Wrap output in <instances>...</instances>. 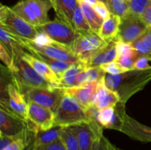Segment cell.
I'll return each instance as SVG.
<instances>
[{"mask_svg": "<svg viewBox=\"0 0 151 150\" xmlns=\"http://www.w3.org/2000/svg\"><path fill=\"white\" fill-rule=\"evenodd\" d=\"M141 18L143 21L146 24V25L148 27L151 28V1L147 8L146 9L145 12L141 16Z\"/></svg>", "mask_w": 151, "mask_h": 150, "instance_id": "obj_44", "label": "cell"}, {"mask_svg": "<svg viewBox=\"0 0 151 150\" xmlns=\"http://www.w3.org/2000/svg\"><path fill=\"white\" fill-rule=\"evenodd\" d=\"M29 129V121L16 115L10 108L0 104V134L18 135Z\"/></svg>", "mask_w": 151, "mask_h": 150, "instance_id": "obj_10", "label": "cell"}, {"mask_svg": "<svg viewBox=\"0 0 151 150\" xmlns=\"http://www.w3.org/2000/svg\"><path fill=\"white\" fill-rule=\"evenodd\" d=\"M36 28L40 32L47 34L55 43L73 51L75 42L79 35L70 24L56 18Z\"/></svg>", "mask_w": 151, "mask_h": 150, "instance_id": "obj_6", "label": "cell"}, {"mask_svg": "<svg viewBox=\"0 0 151 150\" xmlns=\"http://www.w3.org/2000/svg\"><path fill=\"white\" fill-rule=\"evenodd\" d=\"M68 127L76 136L81 150H91L94 133L90 123H82Z\"/></svg>", "mask_w": 151, "mask_h": 150, "instance_id": "obj_19", "label": "cell"}, {"mask_svg": "<svg viewBox=\"0 0 151 150\" xmlns=\"http://www.w3.org/2000/svg\"><path fill=\"white\" fill-rule=\"evenodd\" d=\"M131 44L134 47V49L139 53V56H150L151 57V49L141 38L136 40Z\"/></svg>", "mask_w": 151, "mask_h": 150, "instance_id": "obj_37", "label": "cell"}, {"mask_svg": "<svg viewBox=\"0 0 151 150\" xmlns=\"http://www.w3.org/2000/svg\"><path fill=\"white\" fill-rule=\"evenodd\" d=\"M93 8L94 9L96 12H97V14L103 19H106L107 18L109 17V16L111 15L110 11L109 10V7H107L106 4L103 1H98L94 6H92Z\"/></svg>", "mask_w": 151, "mask_h": 150, "instance_id": "obj_41", "label": "cell"}, {"mask_svg": "<svg viewBox=\"0 0 151 150\" xmlns=\"http://www.w3.org/2000/svg\"><path fill=\"white\" fill-rule=\"evenodd\" d=\"M125 115V104L119 101L114 107V114L109 129H116L120 132L123 126Z\"/></svg>", "mask_w": 151, "mask_h": 150, "instance_id": "obj_32", "label": "cell"}, {"mask_svg": "<svg viewBox=\"0 0 151 150\" xmlns=\"http://www.w3.org/2000/svg\"><path fill=\"white\" fill-rule=\"evenodd\" d=\"M35 134V133H31L27 136L19 138L1 150H25V149L29 144L32 137L34 136Z\"/></svg>", "mask_w": 151, "mask_h": 150, "instance_id": "obj_36", "label": "cell"}, {"mask_svg": "<svg viewBox=\"0 0 151 150\" xmlns=\"http://www.w3.org/2000/svg\"><path fill=\"white\" fill-rule=\"evenodd\" d=\"M7 95L8 102L7 107L22 119L28 121V104L20 90L13 82V78L7 84Z\"/></svg>", "mask_w": 151, "mask_h": 150, "instance_id": "obj_13", "label": "cell"}, {"mask_svg": "<svg viewBox=\"0 0 151 150\" xmlns=\"http://www.w3.org/2000/svg\"><path fill=\"white\" fill-rule=\"evenodd\" d=\"M0 27L15 36L31 41L38 34L35 26L19 17L11 7L2 4L0 6Z\"/></svg>", "mask_w": 151, "mask_h": 150, "instance_id": "obj_3", "label": "cell"}, {"mask_svg": "<svg viewBox=\"0 0 151 150\" xmlns=\"http://www.w3.org/2000/svg\"><path fill=\"white\" fill-rule=\"evenodd\" d=\"M32 42L38 46H47L55 43V41L47 34L38 31V34L36 35L35 39L32 40Z\"/></svg>", "mask_w": 151, "mask_h": 150, "instance_id": "obj_42", "label": "cell"}, {"mask_svg": "<svg viewBox=\"0 0 151 150\" xmlns=\"http://www.w3.org/2000/svg\"><path fill=\"white\" fill-rule=\"evenodd\" d=\"M116 58H122V57H129L133 55H139V53L134 49L131 44L122 42L116 41ZM140 57V56H139Z\"/></svg>", "mask_w": 151, "mask_h": 150, "instance_id": "obj_35", "label": "cell"}, {"mask_svg": "<svg viewBox=\"0 0 151 150\" xmlns=\"http://www.w3.org/2000/svg\"><path fill=\"white\" fill-rule=\"evenodd\" d=\"M78 2H83L91 6H94L99 0H78Z\"/></svg>", "mask_w": 151, "mask_h": 150, "instance_id": "obj_46", "label": "cell"}, {"mask_svg": "<svg viewBox=\"0 0 151 150\" xmlns=\"http://www.w3.org/2000/svg\"><path fill=\"white\" fill-rule=\"evenodd\" d=\"M85 69L86 68L81 60L73 63L67 70L62 74L58 82L55 84V88L64 89L75 86L77 76Z\"/></svg>", "mask_w": 151, "mask_h": 150, "instance_id": "obj_21", "label": "cell"}, {"mask_svg": "<svg viewBox=\"0 0 151 150\" xmlns=\"http://www.w3.org/2000/svg\"><path fill=\"white\" fill-rule=\"evenodd\" d=\"M127 1H129V0H127Z\"/></svg>", "mask_w": 151, "mask_h": 150, "instance_id": "obj_49", "label": "cell"}, {"mask_svg": "<svg viewBox=\"0 0 151 150\" xmlns=\"http://www.w3.org/2000/svg\"><path fill=\"white\" fill-rule=\"evenodd\" d=\"M21 57L24 60H25L28 64L30 65L39 74L44 76L50 82L54 84L55 88V84L57 83L59 79L55 73L50 69V66L47 63L35 57V56L32 55L30 53L25 52V51L22 53Z\"/></svg>", "mask_w": 151, "mask_h": 150, "instance_id": "obj_20", "label": "cell"}, {"mask_svg": "<svg viewBox=\"0 0 151 150\" xmlns=\"http://www.w3.org/2000/svg\"><path fill=\"white\" fill-rule=\"evenodd\" d=\"M26 1L35 13L40 25L44 24L50 21L48 13L50 9L52 8V4L50 0H26Z\"/></svg>", "mask_w": 151, "mask_h": 150, "instance_id": "obj_24", "label": "cell"}, {"mask_svg": "<svg viewBox=\"0 0 151 150\" xmlns=\"http://www.w3.org/2000/svg\"><path fill=\"white\" fill-rule=\"evenodd\" d=\"M89 122L85 107L74 97L64 92L60 105L55 113V126L68 127Z\"/></svg>", "mask_w": 151, "mask_h": 150, "instance_id": "obj_2", "label": "cell"}, {"mask_svg": "<svg viewBox=\"0 0 151 150\" xmlns=\"http://www.w3.org/2000/svg\"><path fill=\"white\" fill-rule=\"evenodd\" d=\"M94 130V138L91 150H119L112 143L110 142L103 132V127L97 121L89 122Z\"/></svg>", "mask_w": 151, "mask_h": 150, "instance_id": "obj_23", "label": "cell"}, {"mask_svg": "<svg viewBox=\"0 0 151 150\" xmlns=\"http://www.w3.org/2000/svg\"><path fill=\"white\" fill-rule=\"evenodd\" d=\"M106 74V72L100 68V66L86 68L77 76L75 86L89 83V82H98L102 77L105 76Z\"/></svg>", "mask_w": 151, "mask_h": 150, "instance_id": "obj_25", "label": "cell"}, {"mask_svg": "<svg viewBox=\"0 0 151 150\" xmlns=\"http://www.w3.org/2000/svg\"><path fill=\"white\" fill-rule=\"evenodd\" d=\"M0 59L3 62L5 67H7L11 71L14 68V60L10 52L1 44H0Z\"/></svg>", "mask_w": 151, "mask_h": 150, "instance_id": "obj_38", "label": "cell"}, {"mask_svg": "<svg viewBox=\"0 0 151 150\" xmlns=\"http://www.w3.org/2000/svg\"><path fill=\"white\" fill-rule=\"evenodd\" d=\"M30 54H32V55L35 56L37 58L40 59L41 60L44 61L45 63H47V64L50 66V69L55 73V74L57 75L58 79L60 78V76H61V74L65 71L67 70L73 63H69V62L66 61H62V60H56V59L51 58V57H49L42 54L35 52V51L30 52Z\"/></svg>", "mask_w": 151, "mask_h": 150, "instance_id": "obj_28", "label": "cell"}, {"mask_svg": "<svg viewBox=\"0 0 151 150\" xmlns=\"http://www.w3.org/2000/svg\"><path fill=\"white\" fill-rule=\"evenodd\" d=\"M141 38L151 49V28L150 27H148V29H147V30H146V32L143 34L142 36L141 37Z\"/></svg>", "mask_w": 151, "mask_h": 150, "instance_id": "obj_45", "label": "cell"}, {"mask_svg": "<svg viewBox=\"0 0 151 150\" xmlns=\"http://www.w3.org/2000/svg\"><path fill=\"white\" fill-rule=\"evenodd\" d=\"M97 82H89L83 85L64 88L63 91L75 99L83 107L87 108L90 105L93 96L96 92Z\"/></svg>", "mask_w": 151, "mask_h": 150, "instance_id": "obj_16", "label": "cell"}, {"mask_svg": "<svg viewBox=\"0 0 151 150\" xmlns=\"http://www.w3.org/2000/svg\"><path fill=\"white\" fill-rule=\"evenodd\" d=\"M60 137L66 150H81L76 136L69 127H60Z\"/></svg>", "mask_w": 151, "mask_h": 150, "instance_id": "obj_30", "label": "cell"}, {"mask_svg": "<svg viewBox=\"0 0 151 150\" xmlns=\"http://www.w3.org/2000/svg\"><path fill=\"white\" fill-rule=\"evenodd\" d=\"M14 13H16L19 17L23 19L30 24L33 25L35 27L40 25L38 19L35 16V13L27 4L26 0H21L16 3L14 6L11 7Z\"/></svg>", "mask_w": 151, "mask_h": 150, "instance_id": "obj_27", "label": "cell"}, {"mask_svg": "<svg viewBox=\"0 0 151 150\" xmlns=\"http://www.w3.org/2000/svg\"><path fill=\"white\" fill-rule=\"evenodd\" d=\"M148 29V26L142 21L141 17L128 13L121 18L119 30L116 41L131 44L142 36Z\"/></svg>", "mask_w": 151, "mask_h": 150, "instance_id": "obj_9", "label": "cell"}, {"mask_svg": "<svg viewBox=\"0 0 151 150\" xmlns=\"http://www.w3.org/2000/svg\"><path fill=\"white\" fill-rule=\"evenodd\" d=\"M14 37L18 44L24 49H26L27 51H29V53L35 51V52L42 54L51 58L62 60V61L69 62V63H76V62L80 61V59L73 52L72 50L55 42L50 45L38 46L34 44L31 40L24 39V38H19L15 35Z\"/></svg>", "mask_w": 151, "mask_h": 150, "instance_id": "obj_7", "label": "cell"}, {"mask_svg": "<svg viewBox=\"0 0 151 150\" xmlns=\"http://www.w3.org/2000/svg\"><path fill=\"white\" fill-rule=\"evenodd\" d=\"M29 129L34 133L47 131L55 126V113L50 109L33 102H28Z\"/></svg>", "mask_w": 151, "mask_h": 150, "instance_id": "obj_8", "label": "cell"}, {"mask_svg": "<svg viewBox=\"0 0 151 150\" xmlns=\"http://www.w3.org/2000/svg\"><path fill=\"white\" fill-rule=\"evenodd\" d=\"M150 62H151V57H150Z\"/></svg>", "mask_w": 151, "mask_h": 150, "instance_id": "obj_48", "label": "cell"}, {"mask_svg": "<svg viewBox=\"0 0 151 150\" xmlns=\"http://www.w3.org/2000/svg\"><path fill=\"white\" fill-rule=\"evenodd\" d=\"M60 127L55 126L47 131H41L34 135L25 150H42L60 138Z\"/></svg>", "mask_w": 151, "mask_h": 150, "instance_id": "obj_18", "label": "cell"}, {"mask_svg": "<svg viewBox=\"0 0 151 150\" xmlns=\"http://www.w3.org/2000/svg\"><path fill=\"white\" fill-rule=\"evenodd\" d=\"M151 0H129V13L141 17L150 4Z\"/></svg>", "mask_w": 151, "mask_h": 150, "instance_id": "obj_34", "label": "cell"}, {"mask_svg": "<svg viewBox=\"0 0 151 150\" xmlns=\"http://www.w3.org/2000/svg\"><path fill=\"white\" fill-rule=\"evenodd\" d=\"M15 84L24 95L27 102L36 103L50 109L54 113L57 111L62 98L64 95V91L60 88L49 89L42 88H30L16 83Z\"/></svg>", "mask_w": 151, "mask_h": 150, "instance_id": "obj_5", "label": "cell"}, {"mask_svg": "<svg viewBox=\"0 0 151 150\" xmlns=\"http://www.w3.org/2000/svg\"><path fill=\"white\" fill-rule=\"evenodd\" d=\"M104 78L107 88L118 94L120 102L126 104L130 98L150 82L151 69L130 70L116 75L106 74Z\"/></svg>", "mask_w": 151, "mask_h": 150, "instance_id": "obj_1", "label": "cell"}, {"mask_svg": "<svg viewBox=\"0 0 151 150\" xmlns=\"http://www.w3.org/2000/svg\"><path fill=\"white\" fill-rule=\"evenodd\" d=\"M100 68L106 72V74L111 75H116L119 74H122L125 72L123 69H121L120 66L117 64L116 61H112L110 63H106L102 66H100Z\"/></svg>", "mask_w": 151, "mask_h": 150, "instance_id": "obj_39", "label": "cell"}, {"mask_svg": "<svg viewBox=\"0 0 151 150\" xmlns=\"http://www.w3.org/2000/svg\"><path fill=\"white\" fill-rule=\"evenodd\" d=\"M150 56H140L135 61L134 65L133 70H149L151 69V66L149 64V61H150Z\"/></svg>", "mask_w": 151, "mask_h": 150, "instance_id": "obj_40", "label": "cell"}, {"mask_svg": "<svg viewBox=\"0 0 151 150\" xmlns=\"http://www.w3.org/2000/svg\"><path fill=\"white\" fill-rule=\"evenodd\" d=\"M99 1H103V2H104L105 4H106V5H107V0H99Z\"/></svg>", "mask_w": 151, "mask_h": 150, "instance_id": "obj_47", "label": "cell"}, {"mask_svg": "<svg viewBox=\"0 0 151 150\" xmlns=\"http://www.w3.org/2000/svg\"><path fill=\"white\" fill-rule=\"evenodd\" d=\"M42 150H66V149L63 141H62L60 137L56 141H55L54 142L51 143L48 146H47Z\"/></svg>", "mask_w": 151, "mask_h": 150, "instance_id": "obj_43", "label": "cell"}, {"mask_svg": "<svg viewBox=\"0 0 151 150\" xmlns=\"http://www.w3.org/2000/svg\"><path fill=\"white\" fill-rule=\"evenodd\" d=\"M14 60V68L11 71L13 81L19 85L30 88H42L53 89L55 85L38 73L30 65L28 64L21 57H16Z\"/></svg>", "mask_w": 151, "mask_h": 150, "instance_id": "obj_4", "label": "cell"}, {"mask_svg": "<svg viewBox=\"0 0 151 150\" xmlns=\"http://www.w3.org/2000/svg\"><path fill=\"white\" fill-rule=\"evenodd\" d=\"M116 41H110L106 46L91 53L81 60L86 68L97 67L114 61L116 58Z\"/></svg>", "mask_w": 151, "mask_h": 150, "instance_id": "obj_12", "label": "cell"}, {"mask_svg": "<svg viewBox=\"0 0 151 150\" xmlns=\"http://www.w3.org/2000/svg\"><path fill=\"white\" fill-rule=\"evenodd\" d=\"M114 114V107H106L99 110L97 120L103 128L109 129Z\"/></svg>", "mask_w": 151, "mask_h": 150, "instance_id": "obj_33", "label": "cell"}, {"mask_svg": "<svg viewBox=\"0 0 151 150\" xmlns=\"http://www.w3.org/2000/svg\"><path fill=\"white\" fill-rule=\"evenodd\" d=\"M120 132L136 141L151 142V127L139 123L127 114L125 115L123 126Z\"/></svg>", "mask_w": 151, "mask_h": 150, "instance_id": "obj_15", "label": "cell"}, {"mask_svg": "<svg viewBox=\"0 0 151 150\" xmlns=\"http://www.w3.org/2000/svg\"><path fill=\"white\" fill-rule=\"evenodd\" d=\"M120 22L119 16L111 13L109 17L103 21L98 35L108 43L114 41L119 33Z\"/></svg>", "mask_w": 151, "mask_h": 150, "instance_id": "obj_22", "label": "cell"}, {"mask_svg": "<svg viewBox=\"0 0 151 150\" xmlns=\"http://www.w3.org/2000/svg\"><path fill=\"white\" fill-rule=\"evenodd\" d=\"M119 101V97L114 91L107 88L105 83L104 76L97 82L96 92L93 96L90 105H94L97 109L106 108L109 107H115Z\"/></svg>", "mask_w": 151, "mask_h": 150, "instance_id": "obj_14", "label": "cell"}, {"mask_svg": "<svg viewBox=\"0 0 151 150\" xmlns=\"http://www.w3.org/2000/svg\"><path fill=\"white\" fill-rule=\"evenodd\" d=\"M79 4L82 9L83 13L91 30L96 33L99 34L104 20L97 14L92 6L83 2H79Z\"/></svg>", "mask_w": 151, "mask_h": 150, "instance_id": "obj_26", "label": "cell"}, {"mask_svg": "<svg viewBox=\"0 0 151 150\" xmlns=\"http://www.w3.org/2000/svg\"><path fill=\"white\" fill-rule=\"evenodd\" d=\"M50 1L58 19L73 26L74 13L79 5L78 0H50Z\"/></svg>", "mask_w": 151, "mask_h": 150, "instance_id": "obj_17", "label": "cell"}, {"mask_svg": "<svg viewBox=\"0 0 151 150\" xmlns=\"http://www.w3.org/2000/svg\"><path fill=\"white\" fill-rule=\"evenodd\" d=\"M108 42L92 30L78 35L73 47V52L81 60L94 51L106 46Z\"/></svg>", "mask_w": 151, "mask_h": 150, "instance_id": "obj_11", "label": "cell"}, {"mask_svg": "<svg viewBox=\"0 0 151 150\" xmlns=\"http://www.w3.org/2000/svg\"><path fill=\"white\" fill-rule=\"evenodd\" d=\"M107 7L111 13L120 18L129 13V4L127 0H107Z\"/></svg>", "mask_w": 151, "mask_h": 150, "instance_id": "obj_31", "label": "cell"}, {"mask_svg": "<svg viewBox=\"0 0 151 150\" xmlns=\"http://www.w3.org/2000/svg\"><path fill=\"white\" fill-rule=\"evenodd\" d=\"M73 27L78 35H83L91 31L80 4L77 7L74 13Z\"/></svg>", "mask_w": 151, "mask_h": 150, "instance_id": "obj_29", "label": "cell"}]
</instances>
